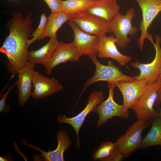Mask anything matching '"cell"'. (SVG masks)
<instances>
[{
    "label": "cell",
    "instance_id": "cell-20",
    "mask_svg": "<svg viewBox=\"0 0 161 161\" xmlns=\"http://www.w3.org/2000/svg\"><path fill=\"white\" fill-rule=\"evenodd\" d=\"M70 20L69 16L62 11L51 13L48 17V21L45 28L37 41L56 35L58 29L65 22Z\"/></svg>",
    "mask_w": 161,
    "mask_h": 161
},
{
    "label": "cell",
    "instance_id": "cell-29",
    "mask_svg": "<svg viewBox=\"0 0 161 161\" xmlns=\"http://www.w3.org/2000/svg\"><path fill=\"white\" fill-rule=\"evenodd\" d=\"M11 156L10 155H7L4 157H0V161H12L11 158Z\"/></svg>",
    "mask_w": 161,
    "mask_h": 161
},
{
    "label": "cell",
    "instance_id": "cell-17",
    "mask_svg": "<svg viewBox=\"0 0 161 161\" xmlns=\"http://www.w3.org/2000/svg\"><path fill=\"white\" fill-rule=\"evenodd\" d=\"M35 65L28 61L18 73V78L15 83L18 89V104L21 107L32 95V78Z\"/></svg>",
    "mask_w": 161,
    "mask_h": 161
},
{
    "label": "cell",
    "instance_id": "cell-25",
    "mask_svg": "<svg viewBox=\"0 0 161 161\" xmlns=\"http://www.w3.org/2000/svg\"><path fill=\"white\" fill-rule=\"evenodd\" d=\"M16 85V83H15L10 86L8 88L6 92L4 94L0 93V97H1L0 100V113H7L9 111L10 108L9 105L6 104V100L10 92Z\"/></svg>",
    "mask_w": 161,
    "mask_h": 161
},
{
    "label": "cell",
    "instance_id": "cell-8",
    "mask_svg": "<svg viewBox=\"0 0 161 161\" xmlns=\"http://www.w3.org/2000/svg\"><path fill=\"white\" fill-rule=\"evenodd\" d=\"M104 99L103 93L102 92L95 91L89 95L87 103L84 109L78 114L73 117L69 118L66 115H61L57 118L59 123H66L72 126L74 130L77 138L76 146L78 149L81 146L79 138V133L84 121L88 114L94 112L96 106L102 102Z\"/></svg>",
    "mask_w": 161,
    "mask_h": 161
},
{
    "label": "cell",
    "instance_id": "cell-24",
    "mask_svg": "<svg viewBox=\"0 0 161 161\" xmlns=\"http://www.w3.org/2000/svg\"><path fill=\"white\" fill-rule=\"evenodd\" d=\"M48 21V17L45 13H42L40 16V21L39 25L35 30L33 32L31 35L32 37L28 41L27 45L29 47L33 43L37 40L43 32Z\"/></svg>",
    "mask_w": 161,
    "mask_h": 161
},
{
    "label": "cell",
    "instance_id": "cell-4",
    "mask_svg": "<svg viewBox=\"0 0 161 161\" xmlns=\"http://www.w3.org/2000/svg\"><path fill=\"white\" fill-rule=\"evenodd\" d=\"M150 124V121L137 119L124 134L117 139L116 147L124 158L129 157L134 151L141 148L142 132Z\"/></svg>",
    "mask_w": 161,
    "mask_h": 161
},
{
    "label": "cell",
    "instance_id": "cell-14",
    "mask_svg": "<svg viewBox=\"0 0 161 161\" xmlns=\"http://www.w3.org/2000/svg\"><path fill=\"white\" fill-rule=\"evenodd\" d=\"M69 24L73 31L72 42L79 52L82 55L97 56L98 36L85 33L72 21H69Z\"/></svg>",
    "mask_w": 161,
    "mask_h": 161
},
{
    "label": "cell",
    "instance_id": "cell-21",
    "mask_svg": "<svg viewBox=\"0 0 161 161\" xmlns=\"http://www.w3.org/2000/svg\"><path fill=\"white\" fill-rule=\"evenodd\" d=\"M150 122L151 128L142 140V149L155 145L161 146V118L158 116L151 119Z\"/></svg>",
    "mask_w": 161,
    "mask_h": 161
},
{
    "label": "cell",
    "instance_id": "cell-9",
    "mask_svg": "<svg viewBox=\"0 0 161 161\" xmlns=\"http://www.w3.org/2000/svg\"><path fill=\"white\" fill-rule=\"evenodd\" d=\"M155 43L152 44L155 50V55L154 60L150 63H140L138 59L132 62L130 65L140 70L139 75L135 76L136 80H144L148 84L153 83L157 80L159 75L161 66V38L157 34L155 37Z\"/></svg>",
    "mask_w": 161,
    "mask_h": 161
},
{
    "label": "cell",
    "instance_id": "cell-19",
    "mask_svg": "<svg viewBox=\"0 0 161 161\" xmlns=\"http://www.w3.org/2000/svg\"><path fill=\"white\" fill-rule=\"evenodd\" d=\"M49 38L48 42L39 49L29 51V61L35 64H42L44 66L48 63L59 42L56 35Z\"/></svg>",
    "mask_w": 161,
    "mask_h": 161
},
{
    "label": "cell",
    "instance_id": "cell-12",
    "mask_svg": "<svg viewBox=\"0 0 161 161\" xmlns=\"http://www.w3.org/2000/svg\"><path fill=\"white\" fill-rule=\"evenodd\" d=\"M74 46L73 42L66 43L59 41L52 57L44 67L48 75L57 65L68 62H77L82 56Z\"/></svg>",
    "mask_w": 161,
    "mask_h": 161
},
{
    "label": "cell",
    "instance_id": "cell-13",
    "mask_svg": "<svg viewBox=\"0 0 161 161\" xmlns=\"http://www.w3.org/2000/svg\"><path fill=\"white\" fill-rule=\"evenodd\" d=\"M97 56L101 58H110L116 61L122 66H126L132 58L121 53L116 44V40L114 35L107 36L106 34L99 35Z\"/></svg>",
    "mask_w": 161,
    "mask_h": 161
},
{
    "label": "cell",
    "instance_id": "cell-3",
    "mask_svg": "<svg viewBox=\"0 0 161 161\" xmlns=\"http://www.w3.org/2000/svg\"><path fill=\"white\" fill-rule=\"evenodd\" d=\"M135 12L133 8H130L125 15L120 14L109 22L110 32L113 33L116 40V44L120 48L126 47L131 41L129 35L132 36L137 32V27L133 26L132 23Z\"/></svg>",
    "mask_w": 161,
    "mask_h": 161
},
{
    "label": "cell",
    "instance_id": "cell-28",
    "mask_svg": "<svg viewBox=\"0 0 161 161\" xmlns=\"http://www.w3.org/2000/svg\"><path fill=\"white\" fill-rule=\"evenodd\" d=\"M161 103V87L159 89L157 92V97L154 106L157 109L160 107Z\"/></svg>",
    "mask_w": 161,
    "mask_h": 161
},
{
    "label": "cell",
    "instance_id": "cell-7",
    "mask_svg": "<svg viewBox=\"0 0 161 161\" xmlns=\"http://www.w3.org/2000/svg\"><path fill=\"white\" fill-rule=\"evenodd\" d=\"M108 87L109 92L107 99L97 105L94 111L98 115L99 119L96 123L98 127L113 117H120L126 120L129 116L128 110L125 109L123 105L118 104L114 99V89L116 87L115 84L108 83Z\"/></svg>",
    "mask_w": 161,
    "mask_h": 161
},
{
    "label": "cell",
    "instance_id": "cell-18",
    "mask_svg": "<svg viewBox=\"0 0 161 161\" xmlns=\"http://www.w3.org/2000/svg\"><path fill=\"white\" fill-rule=\"evenodd\" d=\"M86 11L109 22L120 14L117 0H97Z\"/></svg>",
    "mask_w": 161,
    "mask_h": 161
},
{
    "label": "cell",
    "instance_id": "cell-16",
    "mask_svg": "<svg viewBox=\"0 0 161 161\" xmlns=\"http://www.w3.org/2000/svg\"><path fill=\"white\" fill-rule=\"evenodd\" d=\"M115 84L122 94L125 109L128 110L137 101L148 84L144 80H135L130 82H121Z\"/></svg>",
    "mask_w": 161,
    "mask_h": 161
},
{
    "label": "cell",
    "instance_id": "cell-27",
    "mask_svg": "<svg viewBox=\"0 0 161 161\" xmlns=\"http://www.w3.org/2000/svg\"><path fill=\"white\" fill-rule=\"evenodd\" d=\"M124 158L123 155L115 147L114 151L110 156L104 161H121Z\"/></svg>",
    "mask_w": 161,
    "mask_h": 161
},
{
    "label": "cell",
    "instance_id": "cell-10",
    "mask_svg": "<svg viewBox=\"0 0 161 161\" xmlns=\"http://www.w3.org/2000/svg\"><path fill=\"white\" fill-rule=\"evenodd\" d=\"M70 16V21L88 34L98 36L111 32L109 22L86 11Z\"/></svg>",
    "mask_w": 161,
    "mask_h": 161
},
{
    "label": "cell",
    "instance_id": "cell-22",
    "mask_svg": "<svg viewBox=\"0 0 161 161\" xmlns=\"http://www.w3.org/2000/svg\"><path fill=\"white\" fill-rule=\"evenodd\" d=\"M95 2L94 0H62L61 11L70 16L86 12Z\"/></svg>",
    "mask_w": 161,
    "mask_h": 161
},
{
    "label": "cell",
    "instance_id": "cell-1",
    "mask_svg": "<svg viewBox=\"0 0 161 161\" xmlns=\"http://www.w3.org/2000/svg\"><path fill=\"white\" fill-rule=\"evenodd\" d=\"M30 12L26 17L20 12H15L6 24L9 32L0 52L7 58L6 67L11 75L10 79L18 76L19 71L29 60L28 41L33 32L32 17Z\"/></svg>",
    "mask_w": 161,
    "mask_h": 161
},
{
    "label": "cell",
    "instance_id": "cell-32",
    "mask_svg": "<svg viewBox=\"0 0 161 161\" xmlns=\"http://www.w3.org/2000/svg\"><path fill=\"white\" fill-rule=\"evenodd\" d=\"M94 0L95 1H97V0ZM122 0L124 1V0Z\"/></svg>",
    "mask_w": 161,
    "mask_h": 161
},
{
    "label": "cell",
    "instance_id": "cell-2",
    "mask_svg": "<svg viewBox=\"0 0 161 161\" xmlns=\"http://www.w3.org/2000/svg\"><path fill=\"white\" fill-rule=\"evenodd\" d=\"M89 57L95 66L94 75L89 78L84 83L80 95L86 88L92 84L99 81H106L114 84L121 82H130L135 80L134 77L124 74L122 70L111 61L107 65L101 63L97 59V56Z\"/></svg>",
    "mask_w": 161,
    "mask_h": 161
},
{
    "label": "cell",
    "instance_id": "cell-30",
    "mask_svg": "<svg viewBox=\"0 0 161 161\" xmlns=\"http://www.w3.org/2000/svg\"><path fill=\"white\" fill-rule=\"evenodd\" d=\"M157 80L161 82V66L160 69L159 75L157 79Z\"/></svg>",
    "mask_w": 161,
    "mask_h": 161
},
{
    "label": "cell",
    "instance_id": "cell-31",
    "mask_svg": "<svg viewBox=\"0 0 161 161\" xmlns=\"http://www.w3.org/2000/svg\"><path fill=\"white\" fill-rule=\"evenodd\" d=\"M156 110L158 113V116L161 118V108L160 107L157 109Z\"/></svg>",
    "mask_w": 161,
    "mask_h": 161
},
{
    "label": "cell",
    "instance_id": "cell-15",
    "mask_svg": "<svg viewBox=\"0 0 161 161\" xmlns=\"http://www.w3.org/2000/svg\"><path fill=\"white\" fill-rule=\"evenodd\" d=\"M32 83L33 89L32 96L38 100L62 90L63 86L54 77L49 78L34 70Z\"/></svg>",
    "mask_w": 161,
    "mask_h": 161
},
{
    "label": "cell",
    "instance_id": "cell-26",
    "mask_svg": "<svg viewBox=\"0 0 161 161\" xmlns=\"http://www.w3.org/2000/svg\"><path fill=\"white\" fill-rule=\"evenodd\" d=\"M50 9L51 13H55L62 10V0H43Z\"/></svg>",
    "mask_w": 161,
    "mask_h": 161
},
{
    "label": "cell",
    "instance_id": "cell-6",
    "mask_svg": "<svg viewBox=\"0 0 161 161\" xmlns=\"http://www.w3.org/2000/svg\"><path fill=\"white\" fill-rule=\"evenodd\" d=\"M141 10L142 19L139 30L140 36L137 43L140 50H143L145 40L148 39L153 44L154 41L152 35L148 33V29L153 21L161 11V0H135Z\"/></svg>",
    "mask_w": 161,
    "mask_h": 161
},
{
    "label": "cell",
    "instance_id": "cell-23",
    "mask_svg": "<svg viewBox=\"0 0 161 161\" xmlns=\"http://www.w3.org/2000/svg\"><path fill=\"white\" fill-rule=\"evenodd\" d=\"M116 146L115 142L106 141L103 143L94 152L92 155L93 160L104 161L110 156Z\"/></svg>",
    "mask_w": 161,
    "mask_h": 161
},
{
    "label": "cell",
    "instance_id": "cell-11",
    "mask_svg": "<svg viewBox=\"0 0 161 161\" xmlns=\"http://www.w3.org/2000/svg\"><path fill=\"white\" fill-rule=\"evenodd\" d=\"M57 139L58 142L57 148L53 151L49 150L47 152L29 144L25 140H23L21 143L25 146L32 148L41 152V154L40 155L34 156V160H35L64 161V153L70 147L72 143V139L66 131L63 129L58 131L57 133Z\"/></svg>",
    "mask_w": 161,
    "mask_h": 161
},
{
    "label": "cell",
    "instance_id": "cell-5",
    "mask_svg": "<svg viewBox=\"0 0 161 161\" xmlns=\"http://www.w3.org/2000/svg\"><path fill=\"white\" fill-rule=\"evenodd\" d=\"M161 87V82L158 80L148 84L137 101L130 108L134 111L137 119L150 121L158 116L154 107L157 97V92Z\"/></svg>",
    "mask_w": 161,
    "mask_h": 161
}]
</instances>
